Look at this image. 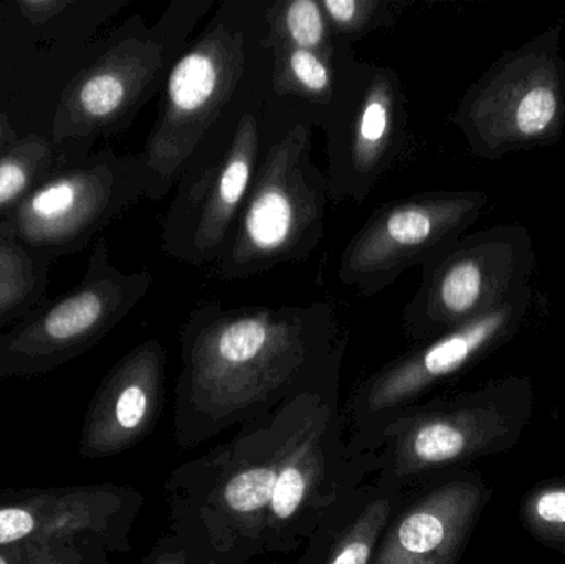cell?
Instances as JSON below:
<instances>
[{
	"label": "cell",
	"instance_id": "cell-27",
	"mask_svg": "<svg viewBox=\"0 0 565 564\" xmlns=\"http://www.w3.org/2000/svg\"><path fill=\"white\" fill-rule=\"evenodd\" d=\"M17 141L15 131L10 125L9 118L0 111V155Z\"/></svg>",
	"mask_w": 565,
	"mask_h": 564
},
{
	"label": "cell",
	"instance_id": "cell-22",
	"mask_svg": "<svg viewBox=\"0 0 565 564\" xmlns=\"http://www.w3.org/2000/svg\"><path fill=\"white\" fill-rule=\"evenodd\" d=\"M39 267L20 242L0 234V320L39 295Z\"/></svg>",
	"mask_w": 565,
	"mask_h": 564
},
{
	"label": "cell",
	"instance_id": "cell-23",
	"mask_svg": "<svg viewBox=\"0 0 565 564\" xmlns=\"http://www.w3.org/2000/svg\"><path fill=\"white\" fill-rule=\"evenodd\" d=\"M145 564H248V562L222 552L195 530L172 522L171 533L159 540Z\"/></svg>",
	"mask_w": 565,
	"mask_h": 564
},
{
	"label": "cell",
	"instance_id": "cell-8",
	"mask_svg": "<svg viewBox=\"0 0 565 564\" xmlns=\"http://www.w3.org/2000/svg\"><path fill=\"white\" fill-rule=\"evenodd\" d=\"M318 128L326 136L329 201L362 204L407 148L401 76L392 66L358 60Z\"/></svg>",
	"mask_w": 565,
	"mask_h": 564
},
{
	"label": "cell",
	"instance_id": "cell-16",
	"mask_svg": "<svg viewBox=\"0 0 565 564\" xmlns=\"http://www.w3.org/2000/svg\"><path fill=\"white\" fill-rule=\"evenodd\" d=\"M483 502L477 483L455 480L402 506L371 564H455Z\"/></svg>",
	"mask_w": 565,
	"mask_h": 564
},
{
	"label": "cell",
	"instance_id": "cell-20",
	"mask_svg": "<svg viewBox=\"0 0 565 564\" xmlns=\"http://www.w3.org/2000/svg\"><path fill=\"white\" fill-rule=\"evenodd\" d=\"M53 162L55 145L39 135L17 139L0 155V222L50 178Z\"/></svg>",
	"mask_w": 565,
	"mask_h": 564
},
{
	"label": "cell",
	"instance_id": "cell-6",
	"mask_svg": "<svg viewBox=\"0 0 565 564\" xmlns=\"http://www.w3.org/2000/svg\"><path fill=\"white\" fill-rule=\"evenodd\" d=\"M564 22L498 56L458 102L448 121L471 155L498 161L556 146L565 135Z\"/></svg>",
	"mask_w": 565,
	"mask_h": 564
},
{
	"label": "cell",
	"instance_id": "cell-18",
	"mask_svg": "<svg viewBox=\"0 0 565 564\" xmlns=\"http://www.w3.org/2000/svg\"><path fill=\"white\" fill-rule=\"evenodd\" d=\"M270 49L271 96L286 105L302 109L318 128L319 119L341 95L355 55L331 58L309 50L289 46Z\"/></svg>",
	"mask_w": 565,
	"mask_h": 564
},
{
	"label": "cell",
	"instance_id": "cell-21",
	"mask_svg": "<svg viewBox=\"0 0 565 564\" xmlns=\"http://www.w3.org/2000/svg\"><path fill=\"white\" fill-rule=\"evenodd\" d=\"M414 0H321L335 36L354 43L382 30H391Z\"/></svg>",
	"mask_w": 565,
	"mask_h": 564
},
{
	"label": "cell",
	"instance_id": "cell-2",
	"mask_svg": "<svg viewBox=\"0 0 565 564\" xmlns=\"http://www.w3.org/2000/svg\"><path fill=\"white\" fill-rule=\"evenodd\" d=\"M267 0H221L166 76L158 116L141 159L149 199L169 194L209 129L270 75Z\"/></svg>",
	"mask_w": 565,
	"mask_h": 564
},
{
	"label": "cell",
	"instance_id": "cell-15",
	"mask_svg": "<svg viewBox=\"0 0 565 564\" xmlns=\"http://www.w3.org/2000/svg\"><path fill=\"white\" fill-rule=\"evenodd\" d=\"M166 350L156 340L132 348L99 384L83 426L79 456L105 459L151 433L166 391Z\"/></svg>",
	"mask_w": 565,
	"mask_h": 564
},
{
	"label": "cell",
	"instance_id": "cell-12",
	"mask_svg": "<svg viewBox=\"0 0 565 564\" xmlns=\"http://www.w3.org/2000/svg\"><path fill=\"white\" fill-rule=\"evenodd\" d=\"M531 307L533 288L527 285L497 310L418 343L414 350L388 361L371 374L352 397L358 434L411 407L425 391L510 341L527 320Z\"/></svg>",
	"mask_w": 565,
	"mask_h": 564
},
{
	"label": "cell",
	"instance_id": "cell-5",
	"mask_svg": "<svg viewBox=\"0 0 565 564\" xmlns=\"http://www.w3.org/2000/svg\"><path fill=\"white\" fill-rule=\"evenodd\" d=\"M217 3L172 0L152 26L141 15L126 20L63 92L53 115V145L128 128L149 99L161 93L195 26Z\"/></svg>",
	"mask_w": 565,
	"mask_h": 564
},
{
	"label": "cell",
	"instance_id": "cell-17",
	"mask_svg": "<svg viewBox=\"0 0 565 564\" xmlns=\"http://www.w3.org/2000/svg\"><path fill=\"white\" fill-rule=\"evenodd\" d=\"M405 486L382 470L359 483L322 517L298 564H371L407 500Z\"/></svg>",
	"mask_w": 565,
	"mask_h": 564
},
{
	"label": "cell",
	"instance_id": "cell-7",
	"mask_svg": "<svg viewBox=\"0 0 565 564\" xmlns=\"http://www.w3.org/2000/svg\"><path fill=\"white\" fill-rule=\"evenodd\" d=\"M536 265L533 238L521 224L465 234L422 265V281L402 311L415 344L470 323L530 285Z\"/></svg>",
	"mask_w": 565,
	"mask_h": 564
},
{
	"label": "cell",
	"instance_id": "cell-24",
	"mask_svg": "<svg viewBox=\"0 0 565 564\" xmlns=\"http://www.w3.org/2000/svg\"><path fill=\"white\" fill-rule=\"evenodd\" d=\"M523 515L540 539L565 546V486H547L531 493Z\"/></svg>",
	"mask_w": 565,
	"mask_h": 564
},
{
	"label": "cell",
	"instance_id": "cell-4",
	"mask_svg": "<svg viewBox=\"0 0 565 564\" xmlns=\"http://www.w3.org/2000/svg\"><path fill=\"white\" fill-rule=\"evenodd\" d=\"M270 75L209 129L175 182L162 221L166 257L211 268L224 255L274 128Z\"/></svg>",
	"mask_w": 565,
	"mask_h": 564
},
{
	"label": "cell",
	"instance_id": "cell-3",
	"mask_svg": "<svg viewBox=\"0 0 565 564\" xmlns=\"http://www.w3.org/2000/svg\"><path fill=\"white\" fill-rule=\"evenodd\" d=\"M271 99L274 128L260 168L224 255L209 268L218 281L308 260L324 238L329 194L312 159L315 126L302 109Z\"/></svg>",
	"mask_w": 565,
	"mask_h": 564
},
{
	"label": "cell",
	"instance_id": "cell-13",
	"mask_svg": "<svg viewBox=\"0 0 565 564\" xmlns=\"http://www.w3.org/2000/svg\"><path fill=\"white\" fill-rule=\"evenodd\" d=\"M510 433L501 403L475 400L425 409L405 407L362 430L354 440L374 453L379 470L407 483L422 473L488 453Z\"/></svg>",
	"mask_w": 565,
	"mask_h": 564
},
{
	"label": "cell",
	"instance_id": "cell-19",
	"mask_svg": "<svg viewBox=\"0 0 565 564\" xmlns=\"http://www.w3.org/2000/svg\"><path fill=\"white\" fill-rule=\"evenodd\" d=\"M268 46H289L331 58L355 55L352 43L332 32L321 0H267L264 13Z\"/></svg>",
	"mask_w": 565,
	"mask_h": 564
},
{
	"label": "cell",
	"instance_id": "cell-1",
	"mask_svg": "<svg viewBox=\"0 0 565 564\" xmlns=\"http://www.w3.org/2000/svg\"><path fill=\"white\" fill-rule=\"evenodd\" d=\"M175 434L198 446L341 376L349 330L328 301L198 305L182 324Z\"/></svg>",
	"mask_w": 565,
	"mask_h": 564
},
{
	"label": "cell",
	"instance_id": "cell-9",
	"mask_svg": "<svg viewBox=\"0 0 565 564\" xmlns=\"http://www.w3.org/2000/svg\"><path fill=\"white\" fill-rule=\"evenodd\" d=\"M152 281L151 272L126 274L115 267L99 238L78 287L0 334V376H36L85 353L138 307Z\"/></svg>",
	"mask_w": 565,
	"mask_h": 564
},
{
	"label": "cell",
	"instance_id": "cell-11",
	"mask_svg": "<svg viewBox=\"0 0 565 564\" xmlns=\"http://www.w3.org/2000/svg\"><path fill=\"white\" fill-rule=\"evenodd\" d=\"M149 189L138 156L102 151L33 189L0 222V234L39 251L73 252L139 199H149Z\"/></svg>",
	"mask_w": 565,
	"mask_h": 564
},
{
	"label": "cell",
	"instance_id": "cell-25",
	"mask_svg": "<svg viewBox=\"0 0 565 564\" xmlns=\"http://www.w3.org/2000/svg\"><path fill=\"white\" fill-rule=\"evenodd\" d=\"M109 553L82 545L0 546V564H108Z\"/></svg>",
	"mask_w": 565,
	"mask_h": 564
},
{
	"label": "cell",
	"instance_id": "cell-26",
	"mask_svg": "<svg viewBox=\"0 0 565 564\" xmlns=\"http://www.w3.org/2000/svg\"><path fill=\"white\" fill-rule=\"evenodd\" d=\"M22 15L32 25H45L52 17L62 13L66 7L73 6L72 0H19L17 2Z\"/></svg>",
	"mask_w": 565,
	"mask_h": 564
},
{
	"label": "cell",
	"instance_id": "cell-10",
	"mask_svg": "<svg viewBox=\"0 0 565 564\" xmlns=\"http://www.w3.org/2000/svg\"><path fill=\"white\" fill-rule=\"evenodd\" d=\"M488 201L481 191H434L381 205L342 248L339 281L362 297L381 294L463 237Z\"/></svg>",
	"mask_w": 565,
	"mask_h": 564
},
{
	"label": "cell",
	"instance_id": "cell-14",
	"mask_svg": "<svg viewBox=\"0 0 565 564\" xmlns=\"http://www.w3.org/2000/svg\"><path fill=\"white\" fill-rule=\"evenodd\" d=\"M142 497L128 487H56L0 492V546L82 545L128 552Z\"/></svg>",
	"mask_w": 565,
	"mask_h": 564
}]
</instances>
